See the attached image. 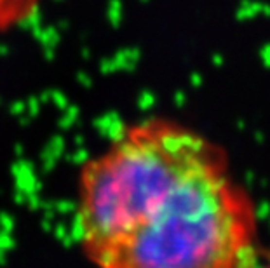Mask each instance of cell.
<instances>
[{"mask_svg":"<svg viewBox=\"0 0 270 268\" xmlns=\"http://www.w3.org/2000/svg\"><path fill=\"white\" fill-rule=\"evenodd\" d=\"M80 246L96 268H246L256 223L225 157L169 120L126 129L82 167Z\"/></svg>","mask_w":270,"mask_h":268,"instance_id":"cell-1","label":"cell"},{"mask_svg":"<svg viewBox=\"0 0 270 268\" xmlns=\"http://www.w3.org/2000/svg\"><path fill=\"white\" fill-rule=\"evenodd\" d=\"M42 0H0V32L19 26L40 7Z\"/></svg>","mask_w":270,"mask_h":268,"instance_id":"cell-2","label":"cell"},{"mask_svg":"<svg viewBox=\"0 0 270 268\" xmlns=\"http://www.w3.org/2000/svg\"><path fill=\"white\" fill-rule=\"evenodd\" d=\"M267 268H270V267H267Z\"/></svg>","mask_w":270,"mask_h":268,"instance_id":"cell-3","label":"cell"}]
</instances>
